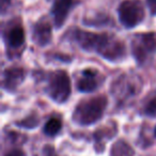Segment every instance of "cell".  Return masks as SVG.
I'll list each match as a JSON object with an SVG mask.
<instances>
[{
  "label": "cell",
  "instance_id": "9",
  "mask_svg": "<svg viewBox=\"0 0 156 156\" xmlns=\"http://www.w3.org/2000/svg\"><path fill=\"white\" fill-rule=\"evenodd\" d=\"M33 41L41 47L49 44L51 40V26L46 20H41L33 27Z\"/></svg>",
  "mask_w": 156,
  "mask_h": 156
},
{
  "label": "cell",
  "instance_id": "4",
  "mask_svg": "<svg viewBox=\"0 0 156 156\" xmlns=\"http://www.w3.org/2000/svg\"><path fill=\"white\" fill-rule=\"evenodd\" d=\"M118 14L121 24L125 28L132 29L138 26L144 20V8L139 0H124L118 8Z\"/></svg>",
  "mask_w": 156,
  "mask_h": 156
},
{
  "label": "cell",
  "instance_id": "10",
  "mask_svg": "<svg viewBox=\"0 0 156 156\" xmlns=\"http://www.w3.org/2000/svg\"><path fill=\"white\" fill-rule=\"evenodd\" d=\"M5 40L7 45L13 49L22 47L25 43V31L22 25H11L10 28H8V30L5 31Z\"/></svg>",
  "mask_w": 156,
  "mask_h": 156
},
{
  "label": "cell",
  "instance_id": "6",
  "mask_svg": "<svg viewBox=\"0 0 156 156\" xmlns=\"http://www.w3.org/2000/svg\"><path fill=\"white\" fill-rule=\"evenodd\" d=\"M101 83H102V77L98 71L93 69H87L83 71L81 77L78 79L76 86L80 92L90 93V92L95 91L100 87Z\"/></svg>",
  "mask_w": 156,
  "mask_h": 156
},
{
  "label": "cell",
  "instance_id": "15",
  "mask_svg": "<svg viewBox=\"0 0 156 156\" xmlns=\"http://www.w3.org/2000/svg\"><path fill=\"white\" fill-rule=\"evenodd\" d=\"M5 156H27L25 154L24 151H22L20 149H12L5 154Z\"/></svg>",
  "mask_w": 156,
  "mask_h": 156
},
{
  "label": "cell",
  "instance_id": "19",
  "mask_svg": "<svg viewBox=\"0 0 156 156\" xmlns=\"http://www.w3.org/2000/svg\"><path fill=\"white\" fill-rule=\"evenodd\" d=\"M154 134H155V136H156V126H155V130H154Z\"/></svg>",
  "mask_w": 156,
  "mask_h": 156
},
{
  "label": "cell",
  "instance_id": "14",
  "mask_svg": "<svg viewBox=\"0 0 156 156\" xmlns=\"http://www.w3.org/2000/svg\"><path fill=\"white\" fill-rule=\"evenodd\" d=\"M144 112L147 115H151V117L156 115V98H153L147 103L144 108Z\"/></svg>",
  "mask_w": 156,
  "mask_h": 156
},
{
  "label": "cell",
  "instance_id": "11",
  "mask_svg": "<svg viewBox=\"0 0 156 156\" xmlns=\"http://www.w3.org/2000/svg\"><path fill=\"white\" fill-rule=\"evenodd\" d=\"M110 156H134V150L124 140H119L112 145Z\"/></svg>",
  "mask_w": 156,
  "mask_h": 156
},
{
  "label": "cell",
  "instance_id": "13",
  "mask_svg": "<svg viewBox=\"0 0 156 156\" xmlns=\"http://www.w3.org/2000/svg\"><path fill=\"white\" fill-rule=\"evenodd\" d=\"M16 125L20 126V127H24V128H33L37 127L39 125V118L37 115H31L28 118H26L23 121H20L16 123Z\"/></svg>",
  "mask_w": 156,
  "mask_h": 156
},
{
  "label": "cell",
  "instance_id": "2",
  "mask_svg": "<svg viewBox=\"0 0 156 156\" xmlns=\"http://www.w3.org/2000/svg\"><path fill=\"white\" fill-rule=\"evenodd\" d=\"M107 103V98L104 95L83 101L76 106L73 113V120L80 125H91L103 117Z\"/></svg>",
  "mask_w": 156,
  "mask_h": 156
},
{
  "label": "cell",
  "instance_id": "17",
  "mask_svg": "<svg viewBox=\"0 0 156 156\" xmlns=\"http://www.w3.org/2000/svg\"><path fill=\"white\" fill-rule=\"evenodd\" d=\"M11 3V0H1V9H2V13L5 12V8Z\"/></svg>",
  "mask_w": 156,
  "mask_h": 156
},
{
  "label": "cell",
  "instance_id": "8",
  "mask_svg": "<svg viewBox=\"0 0 156 156\" xmlns=\"http://www.w3.org/2000/svg\"><path fill=\"white\" fill-rule=\"evenodd\" d=\"M25 76H26V72L23 67H9L3 73V88L7 91L13 92L23 83Z\"/></svg>",
  "mask_w": 156,
  "mask_h": 156
},
{
  "label": "cell",
  "instance_id": "7",
  "mask_svg": "<svg viewBox=\"0 0 156 156\" xmlns=\"http://www.w3.org/2000/svg\"><path fill=\"white\" fill-rule=\"evenodd\" d=\"M76 0H56L51 8V15L54 18L55 26L61 28L64 25L69 12L76 5Z\"/></svg>",
  "mask_w": 156,
  "mask_h": 156
},
{
  "label": "cell",
  "instance_id": "5",
  "mask_svg": "<svg viewBox=\"0 0 156 156\" xmlns=\"http://www.w3.org/2000/svg\"><path fill=\"white\" fill-rule=\"evenodd\" d=\"M132 52L136 61L142 64L150 56L156 54V32L138 33L132 41Z\"/></svg>",
  "mask_w": 156,
  "mask_h": 156
},
{
  "label": "cell",
  "instance_id": "1",
  "mask_svg": "<svg viewBox=\"0 0 156 156\" xmlns=\"http://www.w3.org/2000/svg\"><path fill=\"white\" fill-rule=\"evenodd\" d=\"M72 37L83 49L96 52L108 61L121 60L125 56L123 42L108 33H93L75 29Z\"/></svg>",
  "mask_w": 156,
  "mask_h": 156
},
{
  "label": "cell",
  "instance_id": "12",
  "mask_svg": "<svg viewBox=\"0 0 156 156\" xmlns=\"http://www.w3.org/2000/svg\"><path fill=\"white\" fill-rule=\"evenodd\" d=\"M62 128V122L58 118H51L46 122L44 126V134L47 136H56Z\"/></svg>",
  "mask_w": 156,
  "mask_h": 156
},
{
  "label": "cell",
  "instance_id": "3",
  "mask_svg": "<svg viewBox=\"0 0 156 156\" xmlns=\"http://www.w3.org/2000/svg\"><path fill=\"white\" fill-rule=\"evenodd\" d=\"M46 91L50 98L58 104L66 102L72 93L71 80L66 72L56 71L50 74Z\"/></svg>",
  "mask_w": 156,
  "mask_h": 156
},
{
  "label": "cell",
  "instance_id": "18",
  "mask_svg": "<svg viewBox=\"0 0 156 156\" xmlns=\"http://www.w3.org/2000/svg\"><path fill=\"white\" fill-rule=\"evenodd\" d=\"M47 156H57V155H56V154H55V153H54V152H52V151H51V153H50V154H48V155H47Z\"/></svg>",
  "mask_w": 156,
  "mask_h": 156
},
{
  "label": "cell",
  "instance_id": "16",
  "mask_svg": "<svg viewBox=\"0 0 156 156\" xmlns=\"http://www.w3.org/2000/svg\"><path fill=\"white\" fill-rule=\"evenodd\" d=\"M147 5L152 15L156 16V0H147Z\"/></svg>",
  "mask_w": 156,
  "mask_h": 156
}]
</instances>
